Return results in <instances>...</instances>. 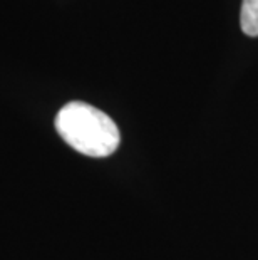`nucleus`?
I'll use <instances>...</instances> for the list:
<instances>
[{"instance_id": "nucleus-1", "label": "nucleus", "mask_w": 258, "mask_h": 260, "mask_svg": "<svg viewBox=\"0 0 258 260\" xmlns=\"http://www.w3.org/2000/svg\"><path fill=\"white\" fill-rule=\"evenodd\" d=\"M56 129L70 148L91 158H106L118 149L116 123L101 109L82 101L67 103L57 113Z\"/></svg>"}, {"instance_id": "nucleus-2", "label": "nucleus", "mask_w": 258, "mask_h": 260, "mask_svg": "<svg viewBox=\"0 0 258 260\" xmlns=\"http://www.w3.org/2000/svg\"><path fill=\"white\" fill-rule=\"evenodd\" d=\"M240 24L246 36L258 37V0H243Z\"/></svg>"}]
</instances>
